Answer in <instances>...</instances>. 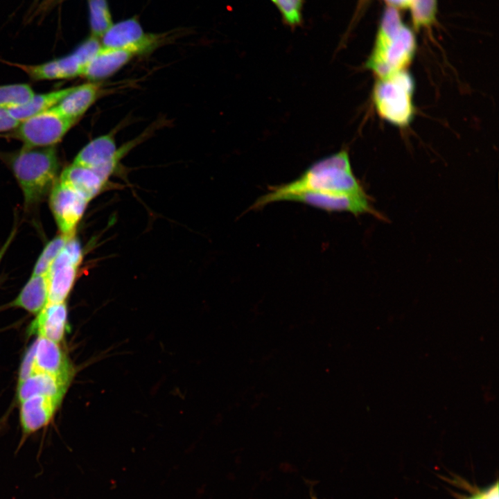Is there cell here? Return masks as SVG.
Masks as SVG:
<instances>
[{
  "mask_svg": "<svg viewBox=\"0 0 499 499\" xmlns=\"http://www.w3.org/2000/svg\"><path fill=\"white\" fill-rule=\"evenodd\" d=\"M34 353L35 344L33 342L26 351L21 361L19 370L18 382L26 379L34 374Z\"/></svg>",
  "mask_w": 499,
  "mask_h": 499,
  "instance_id": "f1b7e54d",
  "label": "cell"
},
{
  "mask_svg": "<svg viewBox=\"0 0 499 499\" xmlns=\"http://www.w3.org/2000/svg\"><path fill=\"white\" fill-rule=\"evenodd\" d=\"M16 234V229H14L10 234L9 236L8 237L7 240L4 243V244L2 245V247L0 249V263L4 256L6 251L8 250L9 246L10 245L15 236Z\"/></svg>",
  "mask_w": 499,
  "mask_h": 499,
  "instance_id": "1f68e13d",
  "label": "cell"
},
{
  "mask_svg": "<svg viewBox=\"0 0 499 499\" xmlns=\"http://www.w3.org/2000/svg\"><path fill=\"white\" fill-rule=\"evenodd\" d=\"M75 123L53 107L21 121L12 135L26 147H50L60 141Z\"/></svg>",
  "mask_w": 499,
  "mask_h": 499,
  "instance_id": "5b68a950",
  "label": "cell"
},
{
  "mask_svg": "<svg viewBox=\"0 0 499 499\" xmlns=\"http://www.w3.org/2000/svg\"><path fill=\"white\" fill-rule=\"evenodd\" d=\"M20 123L12 116L8 109L0 107V132L15 129Z\"/></svg>",
  "mask_w": 499,
  "mask_h": 499,
  "instance_id": "f546056e",
  "label": "cell"
},
{
  "mask_svg": "<svg viewBox=\"0 0 499 499\" xmlns=\"http://www.w3.org/2000/svg\"><path fill=\"white\" fill-rule=\"evenodd\" d=\"M135 55L126 49L101 46L86 65L82 76L91 82L107 78L118 71Z\"/></svg>",
  "mask_w": 499,
  "mask_h": 499,
  "instance_id": "9a60e30c",
  "label": "cell"
},
{
  "mask_svg": "<svg viewBox=\"0 0 499 499\" xmlns=\"http://www.w3.org/2000/svg\"><path fill=\"white\" fill-rule=\"evenodd\" d=\"M279 10L283 24L292 30L303 24L304 0H270Z\"/></svg>",
  "mask_w": 499,
  "mask_h": 499,
  "instance_id": "603a6c76",
  "label": "cell"
},
{
  "mask_svg": "<svg viewBox=\"0 0 499 499\" xmlns=\"http://www.w3.org/2000/svg\"><path fill=\"white\" fill-rule=\"evenodd\" d=\"M465 499H498V482H496L489 487L478 491Z\"/></svg>",
  "mask_w": 499,
  "mask_h": 499,
  "instance_id": "4dcf8cb0",
  "label": "cell"
},
{
  "mask_svg": "<svg viewBox=\"0 0 499 499\" xmlns=\"http://www.w3.org/2000/svg\"><path fill=\"white\" fill-rule=\"evenodd\" d=\"M416 49L414 35L408 28L403 26L392 37L376 40L373 51L365 67L376 77L381 78L406 70Z\"/></svg>",
  "mask_w": 499,
  "mask_h": 499,
  "instance_id": "277c9868",
  "label": "cell"
},
{
  "mask_svg": "<svg viewBox=\"0 0 499 499\" xmlns=\"http://www.w3.org/2000/svg\"><path fill=\"white\" fill-rule=\"evenodd\" d=\"M58 180L88 201L94 198L105 184L93 170L73 163L63 170Z\"/></svg>",
  "mask_w": 499,
  "mask_h": 499,
  "instance_id": "e0dca14e",
  "label": "cell"
},
{
  "mask_svg": "<svg viewBox=\"0 0 499 499\" xmlns=\"http://www.w3.org/2000/svg\"><path fill=\"white\" fill-rule=\"evenodd\" d=\"M10 163L27 207L40 202L58 180L59 161L53 146H24L12 157Z\"/></svg>",
  "mask_w": 499,
  "mask_h": 499,
  "instance_id": "7a4b0ae2",
  "label": "cell"
},
{
  "mask_svg": "<svg viewBox=\"0 0 499 499\" xmlns=\"http://www.w3.org/2000/svg\"><path fill=\"white\" fill-rule=\"evenodd\" d=\"M101 46L102 45L97 38L92 36L80 44L73 53L77 56L85 69Z\"/></svg>",
  "mask_w": 499,
  "mask_h": 499,
  "instance_id": "83f0119b",
  "label": "cell"
},
{
  "mask_svg": "<svg viewBox=\"0 0 499 499\" xmlns=\"http://www.w3.org/2000/svg\"><path fill=\"white\" fill-rule=\"evenodd\" d=\"M73 89L64 88L49 93L35 94L26 104L9 109L12 116L20 122L58 105Z\"/></svg>",
  "mask_w": 499,
  "mask_h": 499,
  "instance_id": "d6986e66",
  "label": "cell"
},
{
  "mask_svg": "<svg viewBox=\"0 0 499 499\" xmlns=\"http://www.w3.org/2000/svg\"><path fill=\"white\" fill-rule=\"evenodd\" d=\"M63 397L36 395L21 402L19 419L24 434L28 435L48 425Z\"/></svg>",
  "mask_w": 499,
  "mask_h": 499,
  "instance_id": "8fae6325",
  "label": "cell"
},
{
  "mask_svg": "<svg viewBox=\"0 0 499 499\" xmlns=\"http://www.w3.org/2000/svg\"><path fill=\"white\" fill-rule=\"evenodd\" d=\"M74 234L75 233L62 234L49 241L37 260L32 275L47 274L55 259Z\"/></svg>",
  "mask_w": 499,
  "mask_h": 499,
  "instance_id": "ffe728a7",
  "label": "cell"
},
{
  "mask_svg": "<svg viewBox=\"0 0 499 499\" xmlns=\"http://www.w3.org/2000/svg\"><path fill=\"white\" fill-rule=\"evenodd\" d=\"M100 92V85L96 82L73 87L55 107L64 116L76 122L98 99Z\"/></svg>",
  "mask_w": 499,
  "mask_h": 499,
  "instance_id": "2e32d148",
  "label": "cell"
},
{
  "mask_svg": "<svg viewBox=\"0 0 499 499\" xmlns=\"http://www.w3.org/2000/svg\"><path fill=\"white\" fill-rule=\"evenodd\" d=\"M410 6L416 28L428 26L432 24L436 12V0H412Z\"/></svg>",
  "mask_w": 499,
  "mask_h": 499,
  "instance_id": "cb8c5ba5",
  "label": "cell"
},
{
  "mask_svg": "<svg viewBox=\"0 0 499 499\" xmlns=\"http://www.w3.org/2000/svg\"><path fill=\"white\" fill-rule=\"evenodd\" d=\"M82 259L80 243L73 237L68 240L48 273V304L64 302L76 279L77 269Z\"/></svg>",
  "mask_w": 499,
  "mask_h": 499,
  "instance_id": "8992f818",
  "label": "cell"
},
{
  "mask_svg": "<svg viewBox=\"0 0 499 499\" xmlns=\"http://www.w3.org/2000/svg\"><path fill=\"white\" fill-rule=\"evenodd\" d=\"M402 26L399 12L396 8L389 6L384 13L376 40H385L392 37Z\"/></svg>",
  "mask_w": 499,
  "mask_h": 499,
  "instance_id": "484cf974",
  "label": "cell"
},
{
  "mask_svg": "<svg viewBox=\"0 0 499 499\" xmlns=\"http://www.w3.org/2000/svg\"><path fill=\"white\" fill-rule=\"evenodd\" d=\"M390 6L396 8H406L410 6L412 0H385Z\"/></svg>",
  "mask_w": 499,
  "mask_h": 499,
  "instance_id": "d6a6232c",
  "label": "cell"
},
{
  "mask_svg": "<svg viewBox=\"0 0 499 499\" xmlns=\"http://www.w3.org/2000/svg\"><path fill=\"white\" fill-rule=\"evenodd\" d=\"M49 194L50 208L60 231L65 234L75 233L89 201L59 180Z\"/></svg>",
  "mask_w": 499,
  "mask_h": 499,
  "instance_id": "ba28073f",
  "label": "cell"
},
{
  "mask_svg": "<svg viewBox=\"0 0 499 499\" xmlns=\"http://www.w3.org/2000/svg\"><path fill=\"white\" fill-rule=\"evenodd\" d=\"M17 66L35 80L62 79L57 60L38 65Z\"/></svg>",
  "mask_w": 499,
  "mask_h": 499,
  "instance_id": "d4e9b609",
  "label": "cell"
},
{
  "mask_svg": "<svg viewBox=\"0 0 499 499\" xmlns=\"http://www.w3.org/2000/svg\"><path fill=\"white\" fill-rule=\"evenodd\" d=\"M301 191L359 193L365 192L353 173L349 156L341 150L309 166L299 177L286 184L272 186L259 198L250 209H258L283 195Z\"/></svg>",
  "mask_w": 499,
  "mask_h": 499,
  "instance_id": "6da1fadb",
  "label": "cell"
},
{
  "mask_svg": "<svg viewBox=\"0 0 499 499\" xmlns=\"http://www.w3.org/2000/svg\"><path fill=\"white\" fill-rule=\"evenodd\" d=\"M33 320L28 333L60 343L67 329V308L65 301L47 304Z\"/></svg>",
  "mask_w": 499,
  "mask_h": 499,
  "instance_id": "7c38bea8",
  "label": "cell"
},
{
  "mask_svg": "<svg viewBox=\"0 0 499 499\" xmlns=\"http://www.w3.org/2000/svg\"><path fill=\"white\" fill-rule=\"evenodd\" d=\"M57 62L62 79L73 78L82 75L83 66L73 53L69 55L57 59Z\"/></svg>",
  "mask_w": 499,
  "mask_h": 499,
  "instance_id": "4316f807",
  "label": "cell"
},
{
  "mask_svg": "<svg viewBox=\"0 0 499 499\" xmlns=\"http://www.w3.org/2000/svg\"><path fill=\"white\" fill-rule=\"evenodd\" d=\"M159 38L146 34L135 19H129L112 25L102 36V46L123 49L136 55L155 48Z\"/></svg>",
  "mask_w": 499,
  "mask_h": 499,
  "instance_id": "30bf717a",
  "label": "cell"
},
{
  "mask_svg": "<svg viewBox=\"0 0 499 499\" xmlns=\"http://www.w3.org/2000/svg\"><path fill=\"white\" fill-rule=\"evenodd\" d=\"M48 295L47 274L32 275L10 306L37 315L47 305Z\"/></svg>",
  "mask_w": 499,
  "mask_h": 499,
  "instance_id": "ac0fdd59",
  "label": "cell"
},
{
  "mask_svg": "<svg viewBox=\"0 0 499 499\" xmlns=\"http://www.w3.org/2000/svg\"><path fill=\"white\" fill-rule=\"evenodd\" d=\"M34 344V374H73V367L60 343L38 337Z\"/></svg>",
  "mask_w": 499,
  "mask_h": 499,
  "instance_id": "5bb4252c",
  "label": "cell"
},
{
  "mask_svg": "<svg viewBox=\"0 0 499 499\" xmlns=\"http://www.w3.org/2000/svg\"><path fill=\"white\" fill-rule=\"evenodd\" d=\"M292 201L329 212H350L356 216L373 213L365 192L359 193L301 191L279 197L277 202Z\"/></svg>",
  "mask_w": 499,
  "mask_h": 499,
  "instance_id": "52a82bcc",
  "label": "cell"
},
{
  "mask_svg": "<svg viewBox=\"0 0 499 499\" xmlns=\"http://www.w3.org/2000/svg\"><path fill=\"white\" fill-rule=\"evenodd\" d=\"M123 152V150L117 148L112 135L105 134L84 146L73 163L93 170L106 183Z\"/></svg>",
  "mask_w": 499,
  "mask_h": 499,
  "instance_id": "9c48e42d",
  "label": "cell"
},
{
  "mask_svg": "<svg viewBox=\"0 0 499 499\" xmlns=\"http://www.w3.org/2000/svg\"><path fill=\"white\" fill-rule=\"evenodd\" d=\"M35 95L27 84L0 85V107L11 109L28 103Z\"/></svg>",
  "mask_w": 499,
  "mask_h": 499,
  "instance_id": "44dd1931",
  "label": "cell"
},
{
  "mask_svg": "<svg viewBox=\"0 0 499 499\" xmlns=\"http://www.w3.org/2000/svg\"><path fill=\"white\" fill-rule=\"evenodd\" d=\"M414 81L407 70L377 78L371 98L378 115L395 126H408L414 116Z\"/></svg>",
  "mask_w": 499,
  "mask_h": 499,
  "instance_id": "3957f363",
  "label": "cell"
},
{
  "mask_svg": "<svg viewBox=\"0 0 499 499\" xmlns=\"http://www.w3.org/2000/svg\"><path fill=\"white\" fill-rule=\"evenodd\" d=\"M90 24L93 36L102 37L112 26L106 0H89Z\"/></svg>",
  "mask_w": 499,
  "mask_h": 499,
  "instance_id": "7402d4cb",
  "label": "cell"
},
{
  "mask_svg": "<svg viewBox=\"0 0 499 499\" xmlns=\"http://www.w3.org/2000/svg\"><path fill=\"white\" fill-rule=\"evenodd\" d=\"M73 374H53L36 373L18 382L17 396L19 403L36 395L64 396Z\"/></svg>",
  "mask_w": 499,
  "mask_h": 499,
  "instance_id": "4fadbf2b",
  "label": "cell"
}]
</instances>
